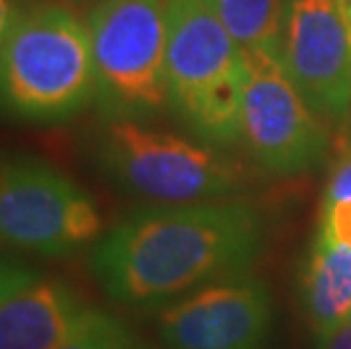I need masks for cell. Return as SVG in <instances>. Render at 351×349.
Returning <instances> with one entry per match:
<instances>
[{
  "mask_svg": "<svg viewBox=\"0 0 351 349\" xmlns=\"http://www.w3.org/2000/svg\"><path fill=\"white\" fill-rule=\"evenodd\" d=\"M279 59L317 116L345 121L351 109V27L338 0H288Z\"/></svg>",
  "mask_w": 351,
  "mask_h": 349,
  "instance_id": "ba28073f",
  "label": "cell"
},
{
  "mask_svg": "<svg viewBox=\"0 0 351 349\" xmlns=\"http://www.w3.org/2000/svg\"><path fill=\"white\" fill-rule=\"evenodd\" d=\"M95 77L125 107L154 109L166 80L168 0H98L86 16Z\"/></svg>",
  "mask_w": 351,
  "mask_h": 349,
  "instance_id": "8992f818",
  "label": "cell"
},
{
  "mask_svg": "<svg viewBox=\"0 0 351 349\" xmlns=\"http://www.w3.org/2000/svg\"><path fill=\"white\" fill-rule=\"evenodd\" d=\"M258 252L261 218L250 204L156 206L130 213L100 239L91 270L114 302L150 306L247 272Z\"/></svg>",
  "mask_w": 351,
  "mask_h": 349,
  "instance_id": "6da1fadb",
  "label": "cell"
},
{
  "mask_svg": "<svg viewBox=\"0 0 351 349\" xmlns=\"http://www.w3.org/2000/svg\"><path fill=\"white\" fill-rule=\"evenodd\" d=\"M340 200H351V150L335 163L324 193V202H340Z\"/></svg>",
  "mask_w": 351,
  "mask_h": 349,
  "instance_id": "2e32d148",
  "label": "cell"
},
{
  "mask_svg": "<svg viewBox=\"0 0 351 349\" xmlns=\"http://www.w3.org/2000/svg\"><path fill=\"white\" fill-rule=\"evenodd\" d=\"M272 302L250 272L213 281L159 313L168 349H261L270 333Z\"/></svg>",
  "mask_w": 351,
  "mask_h": 349,
  "instance_id": "9c48e42d",
  "label": "cell"
},
{
  "mask_svg": "<svg viewBox=\"0 0 351 349\" xmlns=\"http://www.w3.org/2000/svg\"><path fill=\"white\" fill-rule=\"evenodd\" d=\"M243 53L279 55L288 0H204Z\"/></svg>",
  "mask_w": 351,
  "mask_h": 349,
  "instance_id": "7c38bea8",
  "label": "cell"
},
{
  "mask_svg": "<svg viewBox=\"0 0 351 349\" xmlns=\"http://www.w3.org/2000/svg\"><path fill=\"white\" fill-rule=\"evenodd\" d=\"M59 349H141L118 317L86 309L75 329Z\"/></svg>",
  "mask_w": 351,
  "mask_h": 349,
  "instance_id": "4fadbf2b",
  "label": "cell"
},
{
  "mask_svg": "<svg viewBox=\"0 0 351 349\" xmlns=\"http://www.w3.org/2000/svg\"><path fill=\"white\" fill-rule=\"evenodd\" d=\"M73 3H86V0H73Z\"/></svg>",
  "mask_w": 351,
  "mask_h": 349,
  "instance_id": "ffe728a7",
  "label": "cell"
},
{
  "mask_svg": "<svg viewBox=\"0 0 351 349\" xmlns=\"http://www.w3.org/2000/svg\"><path fill=\"white\" fill-rule=\"evenodd\" d=\"M338 5H340L342 14H345V19H347L349 27H351V0H338Z\"/></svg>",
  "mask_w": 351,
  "mask_h": 349,
  "instance_id": "d6986e66",
  "label": "cell"
},
{
  "mask_svg": "<svg viewBox=\"0 0 351 349\" xmlns=\"http://www.w3.org/2000/svg\"><path fill=\"white\" fill-rule=\"evenodd\" d=\"M98 154L121 186L161 204H197L227 197L243 186L241 168L211 147L134 121L109 123Z\"/></svg>",
  "mask_w": 351,
  "mask_h": 349,
  "instance_id": "277c9868",
  "label": "cell"
},
{
  "mask_svg": "<svg viewBox=\"0 0 351 349\" xmlns=\"http://www.w3.org/2000/svg\"><path fill=\"white\" fill-rule=\"evenodd\" d=\"M100 232L98 206L59 170L39 159L0 163V245L69 256Z\"/></svg>",
  "mask_w": 351,
  "mask_h": 349,
  "instance_id": "5b68a950",
  "label": "cell"
},
{
  "mask_svg": "<svg viewBox=\"0 0 351 349\" xmlns=\"http://www.w3.org/2000/svg\"><path fill=\"white\" fill-rule=\"evenodd\" d=\"M319 236L326 241L345 245L351 250V200L322 204V222H319Z\"/></svg>",
  "mask_w": 351,
  "mask_h": 349,
  "instance_id": "5bb4252c",
  "label": "cell"
},
{
  "mask_svg": "<svg viewBox=\"0 0 351 349\" xmlns=\"http://www.w3.org/2000/svg\"><path fill=\"white\" fill-rule=\"evenodd\" d=\"M168 93L202 134L241 139L243 50L204 0H168Z\"/></svg>",
  "mask_w": 351,
  "mask_h": 349,
  "instance_id": "3957f363",
  "label": "cell"
},
{
  "mask_svg": "<svg viewBox=\"0 0 351 349\" xmlns=\"http://www.w3.org/2000/svg\"><path fill=\"white\" fill-rule=\"evenodd\" d=\"M349 322H351V317H349Z\"/></svg>",
  "mask_w": 351,
  "mask_h": 349,
  "instance_id": "44dd1931",
  "label": "cell"
},
{
  "mask_svg": "<svg viewBox=\"0 0 351 349\" xmlns=\"http://www.w3.org/2000/svg\"><path fill=\"white\" fill-rule=\"evenodd\" d=\"M84 311L64 281L36 277L0 302V349H59Z\"/></svg>",
  "mask_w": 351,
  "mask_h": 349,
  "instance_id": "30bf717a",
  "label": "cell"
},
{
  "mask_svg": "<svg viewBox=\"0 0 351 349\" xmlns=\"http://www.w3.org/2000/svg\"><path fill=\"white\" fill-rule=\"evenodd\" d=\"M10 21H12L10 3H7V0H0V41H3L5 29H7V25H10Z\"/></svg>",
  "mask_w": 351,
  "mask_h": 349,
  "instance_id": "ac0fdd59",
  "label": "cell"
},
{
  "mask_svg": "<svg viewBox=\"0 0 351 349\" xmlns=\"http://www.w3.org/2000/svg\"><path fill=\"white\" fill-rule=\"evenodd\" d=\"M39 274L29 265L16 261V258L0 256V302L7 300L12 293H16L19 288L27 286L29 281H34Z\"/></svg>",
  "mask_w": 351,
  "mask_h": 349,
  "instance_id": "9a60e30c",
  "label": "cell"
},
{
  "mask_svg": "<svg viewBox=\"0 0 351 349\" xmlns=\"http://www.w3.org/2000/svg\"><path fill=\"white\" fill-rule=\"evenodd\" d=\"M95 64L84 21L66 5L14 12L0 41V109L27 121H57L93 93Z\"/></svg>",
  "mask_w": 351,
  "mask_h": 349,
  "instance_id": "7a4b0ae2",
  "label": "cell"
},
{
  "mask_svg": "<svg viewBox=\"0 0 351 349\" xmlns=\"http://www.w3.org/2000/svg\"><path fill=\"white\" fill-rule=\"evenodd\" d=\"M308 320L319 338H328L351 317V250L317 234L302 279Z\"/></svg>",
  "mask_w": 351,
  "mask_h": 349,
  "instance_id": "8fae6325",
  "label": "cell"
},
{
  "mask_svg": "<svg viewBox=\"0 0 351 349\" xmlns=\"http://www.w3.org/2000/svg\"><path fill=\"white\" fill-rule=\"evenodd\" d=\"M322 349H351V322L342 324L338 331L324 338Z\"/></svg>",
  "mask_w": 351,
  "mask_h": 349,
  "instance_id": "e0dca14e",
  "label": "cell"
},
{
  "mask_svg": "<svg viewBox=\"0 0 351 349\" xmlns=\"http://www.w3.org/2000/svg\"><path fill=\"white\" fill-rule=\"evenodd\" d=\"M241 139L261 166L279 175L304 173L326 152L324 128L274 53H243Z\"/></svg>",
  "mask_w": 351,
  "mask_h": 349,
  "instance_id": "52a82bcc",
  "label": "cell"
}]
</instances>
